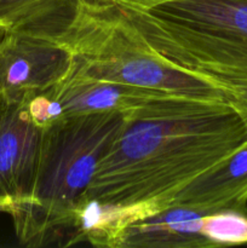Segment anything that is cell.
<instances>
[{"label": "cell", "instance_id": "cell-1", "mask_svg": "<svg viewBox=\"0 0 247 248\" xmlns=\"http://www.w3.org/2000/svg\"><path fill=\"white\" fill-rule=\"evenodd\" d=\"M246 144L247 116L229 98L170 94L125 113L82 198L166 210L183 186Z\"/></svg>", "mask_w": 247, "mask_h": 248}, {"label": "cell", "instance_id": "cell-2", "mask_svg": "<svg viewBox=\"0 0 247 248\" xmlns=\"http://www.w3.org/2000/svg\"><path fill=\"white\" fill-rule=\"evenodd\" d=\"M124 124L125 114L110 111L67 115L44 128L31 196L15 202L7 213L19 244L65 246L68 216L89 189Z\"/></svg>", "mask_w": 247, "mask_h": 248}, {"label": "cell", "instance_id": "cell-3", "mask_svg": "<svg viewBox=\"0 0 247 248\" xmlns=\"http://www.w3.org/2000/svg\"><path fill=\"white\" fill-rule=\"evenodd\" d=\"M111 1L171 67L223 90L247 82V0Z\"/></svg>", "mask_w": 247, "mask_h": 248}, {"label": "cell", "instance_id": "cell-4", "mask_svg": "<svg viewBox=\"0 0 247 248\" xmlns=\"http://www.w3.org/2000/svg\"><path fill=\"white\" fill-rule=\"evenodd\" d=\"M52 34L72 51V70L79 74L200 98H228L220 87L157 57L111 0H70L69 17Z\"/></svg>", "mask_w": 247, "mask_h": 248}, {"label": "cell", "instance_id": "cell-5", "mask_svg": "<svg viewBox=\"0 0 247 248\" xmlns=\"http://www.w3.org/2000/svg\"><path fill=\"white\" fill-rule=\"evenodd\" d=\"M74 56L52 31L39 26L9 29L0 39V93L29 98L61 84Z\"/></svg>", "mask_w": 247, "mask_h": 248}, {"label": "cell", "instance_id": "cell-6", "mask_svg": "<svg viewBox=\"0 0 247 248\" xmlns=\"http://www.w3.org/2000/svg\"><path fill=\"white\" fill-rule=\"evenodd\" d=\"M27 98L0 93V213L31 196L44 128L31 120Z\"/></svg>", "mask_w": 247, "mask_h": 248}, {"label": "cell", "instance_id": "cell-7", "mask_svg": "<svg viewBox=\"0 0 247 248\" xmlns=\"http://www.w3.org/2000/svg\"><path fill=\"white\" fill-rule=\"evenodd\" d=\"M45 92L60 102L65 116L110 111L125 114L143 104L174 93L93 79L73 70L61 84Z\"/></svg>", "mask_w": 247, "mask_h": 248}, {"label": "cell", "instance_id": "cell-8", "mask_svg": "<svg viewBox=\"0 0 247 248\" xmlns=\"http://www.w3.org/2000/svg\"><path fill=\"white\" fill-rule=\"evenodd\" d=\"M169 207L190 208L203 215L227 210L247 212V144L183 186Z\"/></svg>", "mask_w": 247, "mask_h": 248}, {"label": "cell", "instance_id": "cell-9", "mask_svg": "<svg viewBox=\"0 0 247 248\" xmlns=\"http://www.w3.org/2000/svg\"><path fill=\"white\" fill-rule=\"evenodd\" d=\"M203 216L185 207L152 213L124 229L119 248H210L202 235Z\"/></svg>", "mask_w": 247, "mask_h": 248}, {"label": "cell", "instance_id": "cell-10", "mask_svg": "<svg viewBox=\"0 0 247 248\" xmlns=\"http://www.w3.org/2000/svg\"><path fill=\"white\" fill-rule=\"evenodd\" d=\"M202 235L212 247L247 244V212L227 210L205 215Z\"/></svg>", "mask_w": 247, "mask_h": 248}, {"label": "cell", "instance_id": "cell-11", "mask_svg": "<svg viewBox=\"0 0 247 248\" xmlns=\"http://www.w3.org/2000/svg\"><path fill=\"white\" fill-rule=\"evenodd\" d=\"M61 0H0V28L9 29L38 26L53 14Z\"/></svg>", "mask_w": 247, "mask_h": 248}, {"label": "cell", "instance_id": "cell-12", "mask_svg": "<svg viewBox=\"0 0 247 248\" xmlns=\"http://www.w3.org/2000/svg\"><path fill=\"white\" fill-rule=\"evenodd\" d=\"M26 104L31 120L41 128L53 125L65 116L60 102L46 92H40L29 97L27 98Z\"/></svg>", "mask_w": 247, "mask_h": 248}, {"label": "cell", "instance_id": "cell-13", "mask_svg": "<svg viewBox=\"0 0 247 248\" xmlns=\"http://www.w3.org/2000/svg\"><path fill=\"white\" fill-rule=\"evenodd\" d=\"M224 90L228 98L236 103L247 116V82L227 85Z\"/></svg>", "mask_w": 247, "mask_h": 248}, {"label": "cell", "instance_id": "cell-14", "mask_svg": "<svg viewBox=\"0 0 247 248\" xmlns=\"http://www.w3.org/2000/svg\"><path fill=\"white\" fill-rule=\"evenodd\" d=\"M118 1L131 2V4H137V5H149V4H154V2H157V1H162V0H118Z\"/></svg>", "mask_w": 247, "mask_h": 248}, {"label": "cell", "instance_id": "cell-15", "mask_svg": "<svg viewBox=\"0 0 247 248\" xmlns=\"http://www.w3.org/2000/svg\"><path fill=\"white\" fill-rule=\"evenodd\" d=\"M5 31H5V29L0 28V39L2 38V35H4V34H5Z\"/></svg>", "mask_w": 247, "mask_h": 248}]
</instances>
